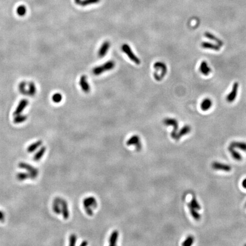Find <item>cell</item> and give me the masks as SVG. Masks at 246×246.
I'll return each mask as SVG.
<instances>
[{"label": "cell", "instance_id": "5b68a950", "mask_svg": "<svg viewBox=\"0 0 246 246\" xmlns=\"http://www.w3.org/2000/svg\"><path fill=\"white\" fill-rule=\"evenodd\" d=\"M164 124L166 125H170L173 127V130L171 133V136L173 139L176 140L177 135L179 129V123L178 122L172 118H166L164 120Z\"/></svg>", "mask_w": 246, "mask_h": 246}, {"label": "cell", "instance_id": "9c48e42d", "mask_svg": "<svg viewBox=\"0 0 246 246\" xmlns=\"http://www.w3.org/2000/svg\"><path fill=\"white\" fill-rule=\"evenodd\" d=\"M28 104H29V100H27L26 99H22L21 100H20V102H19V104L16 108V110L13 112V115L16 116V115H19V114H21L22 112L24 111V110L26 108V107L28 105Z\"/></svg>", "mask_w": 246, "mask_h": 246}, {"label": "cell", "instance_id": "484cf974", "mask_svg": "<svg viewBox=\"0 0 246 246\" xmlns=\"http://www.w3.org/2000/svg\"><path fill=\"white\" fill-rule=\"evenodd\" d=\"M60 206L61 205L59 204L56 198L53 203V210L56 214H59L61 213V207H60Z\"/></svg>", "mask_w": 246, "mask_h": 246}, {"label": "cell", "instance_id": "d6a6232c", "mask_svg": "<svg viewBox=\"0 0 246 246\" xmlns=\"http://www.w3.org/2000/svg\"><path fill=\"white\" fill-rule=\"evenodd\" d=\"M190 204L191 206L193 208L196 209L197 210H199L201 209V206L199 205V203L198 202L197 199H196V198H194V197H193V198L191 199V202Z\"/></svg>", "mask_w": 246, "mask_h": 246}, {"label": "cell", "instance_id": "3957f363", "mask_svg": "<svg viewBox=\"0 0 246 246\" xmlns=\"http://www.w3.org/2000/svg\"><path fill=\"white\" fill-rule=\"evenodd\" d=\"M83 205L87 214L90 216H92L93 215L92 208L96 207L97 202L94 197H88L84 199Z\"/></svg>", "mask_w": 246, "mask_h": 246}, {"label": "cell", "instance_id": "9a60e30c", "mask_svg": "<svg viewBox=\"0 0 246 246\" xmlns=\"http://www.w3.org/2000/svg\"><path fill=\"white\" fill-rule=\"evenodd\" d=\"M204 36H205V37L208 38L210 40L215 42V43H216L217 44L219 45L221 47H222L224 44V43L223 42V41L222 40H221L219 38H217L213 34L210 33L209 31L205 32V34H204Z\"/></svg>", "mask_w": 246, "mask_h": 246}, {"label": "cell", "instance_id": "44dd1931", "mask_svg": "<svg viewBox=\"0 0 246 246\" xmlns=\"http://www.w3.org/2000/svg\"><path fill=\"white\" fill-rule=\"evenodd\" d=\"M231 147L234 148H238L240 150L246 152V143L243 142H234L231 143Z\"/></svg>", "mask_w": 246, "mask_h": 246}, {"label": "cell", "instance_id": "ab89813d", "mask_svg": "<svg viewBox=\"0 0 246 246\" xmlns=\"http://www.w3.org/2000/svg\"><path fill=\"white\" fill-rule=\"evenodd\" d=\"M245 206H246V205H245Z\"/></svg>", "mask_w": 246, "mask_h": 246}, {"label": "cell", "instance_id": "4fadbf2b", "mask_svg": "<svg viewBox=\"0 0 246 246\" xmlns=\"http://www.w3.org/2000/svg\"><path fill=\"white\" fill-rule=\"evenodd\" d=\"M110 47V43L108 41H105L103 43L99 49L98 52V56L99 57H104L107 53L108 49Z\"/></svg>", "mask_w": 246, "mask_h": 246}, {"label": "cell", "instance_id": "4dcf8cb0", "mask_svg": "<svg viewBox=\"0 0 246 246\" xmlns=\"http://www.w3.org/2000/svg\"><path fill=\"white\" fill-rule=\"evenodd\" d=\"M51 99H52V100L54 103H59L61 102V100H62L63 96H62V95L61 93L56 92V93H55L53 95Z\"/></svg>", "mask_w": 246, "mask_h": 246}, {"label": "cell", "instance_id": "f546056e", "mask_svg": "<svg viewBox=\"0 0 246 246\" xmlns=\"http://www.w3.org/2000/svg\"><path fill=\"white\" fill-rule=\"evenodd\" d=\"M17 179L19 181H24L27 179H30V175L28 173H19L16 176Z\"/></svg>", "mask_w": 246, "mask_h": 246}, {"label": "cell", "instance_id": "f35d334b", "mask_svg": "<svg viewBox=\"0 0 246 246\" xmlns=\"http://www.w3.org/2000/svg\"><path fill=\"white\" fill-rule=\"evenodd\" d=\"M74 1H75V3L76 5H80V2H81L82 0H74Z\"/></svg>", "mask_w": 246, "mask_h": 246}, {"label": "cell", "instance_id": "ac0fdd59", "mask_svg": "<svg viewBox=\"0 0 246 246\" xmlns=\"http://www.w3.org/2000/svg\"><path fill=\"white\" fill-rule=\"evenodd\" d=\"M27 87L28 88L26 91V94H27L30 96H33L34 95H35L37 92V88L35 84L33 82H30L27 84Z\"/></svg>", "mask_w": 246, "mask_h": 246}, {"label": "cell", "instance_id": "603a6c76", "mask_svg": "<svg viewBox=\"0 0 246 246\" xmlns=\"http://www.w3.org/2000/svg\"><path fill=\"white\" fill-rule=\"evenodd\" d=\"M228 150L235 160L237 161H241L242 160V156L238 152L235 150V148L230 146L228 148Z\"/></svg>", "mask_w": 246, "mask_h": 246}, {"label": "cell", "instance_id": "74e56055", "mask_svg": "<svg viewBox=\"0 0 246 246\" xmlns=\"http://www.w3.org/2000/svg\"><path fill=\"white\" fill-rule=\"evenodd\" d=\"M88 245V243H87V242L86 241H84V242H83L81 244H80V246H87Z\"/></svg>", "mask_w": 246, "mask_h": 246}, {"label": "cell", "instance_id": "8fae6325", "mask_svg": "<svg viewBox=\"0 0 246 246\" xmlns=\"http://www.w3.org/2000/svg\"><path fill=\"white\" fill-rule=\"evenodd\" d=\"M79 84L82 90L85 93H88L90 91V86L88 83L86 76L82 75L80 77Z\"/></svg>", "mask_w": 246, "mask_h": 246}, {"label": "cell", "instance_id": "e0dca14e", "mask_svg": "<svg viewBox=\"0 0 246 246\" xmlns=\"http://www.w3.org/2000/svg\"><path fill=\"white\" fill-rule=\"evenodd\" d=\"M191 128L189 125H185L177 132L176 140H179L181 137L186 135L190 132Z\"/></svg>", "mask_w": 246, "mask_h": 246}, {"label": "cell", "instance_id": "f1b7e54d", "mask_svg": "<svg viewBox=\"0 0 246 246\" xmlns=\"http://www.w3.org/2000/svg\"><path fill=\"white\" fill-rule=\"evenodd\" d=\"M101 0H82L80 2V6H86L92 4H96L100 2Z\"/></svg>", "mask_w": 246, "mask_h": 246}, {"label": "cell", "instance_id": "7c38bea8", "mask_svg": "<svg viewBox=\"0 0 246 246\" xmlns=\"http://www.w3.org/2000/svg\"><path fill=\"white\" fill-rule=\"evenodd\" d=\"M199 69L201 73L205 76H208L211 72V68L209 66L207 61H205L201 63Z\"/></svg>", "mask_w": 246, "mask_h": 246}, {"label": "cell", "instance_id": "ba28073f", "mask_svg": "<svg viewBox=\"0 0 246 246\" xmlns=\"http://www.w3.org/2000/svg\"><path fill=\"white\" fill-rule=\"evenodd\" d=\"M56 199L58 201L59 203L61 206V213L63 215V217L64 219H67L70 216V213L68 208L67 203L64 200L61 198H56Z\"/></svg>", "mask_w": 246, "mask_h": 246}, {"label": "cell", "instance_id": "2e32d148", "mask_svg": "<svg viewBox=\"0 0 246 246\" xmlns=\"http://www.w3.org/2000/svg\"><path fill=\"white\" fill-rule=\"evenodd\" d=\"M212 105H213V102L210 99H204L201 103V110L203 111H208L212 107Z\"/></svg>", "mask_w": 246, "mask_h": 246}, {"label": "cell", "instance_id": "e575fe53", "mask_svg": "<svg viewBox=\"0 0 246 246\" xmlns=\"http://www.w3.org/2000/svg\"><path fill=\"white\" fill-rule=\"evenodd\" d=\"M76 239H77V238L75 234L71 235L70 236V239H69V240H70L69 245L70 246H75L76 242Z\"/></svg>", "mask_w": 246, "mask_h": 246}, {"label": "cell", "instance_id": "836d02e7", "mask_svg": "<svg viewBox=\"0 0 246 246\" xmlns=\"http://www.w3.org/2000/svg\"><path fill=\"white\" fill-rule=\"evenodd\" d=\"M26 87L27 83L25 82H22V83H21L19 85V90L20 92L23 94H26Z\"/></svg>", "mask_w": 246, "mask_h": 246}, {"label": "cell", "instance_id": "d6986e66", "mask_svg": "<svg viewBox=\"0 0 246 246\" xmlns=\"http://www.w3.org/2000/svg\"><path fill=\"white\" fill-rule=\"evenodd\" d=\"M119 235V234L117 230H115L112 233L109 240V244L110 246H114L116 245Z\"/></svg>", "mask_w": 246, "mask_h": 246}, {"label": "cell", "instance_id": "7402d4cb", "mask_svg": "<svg viewBox=\"0 0 246 246\" xmlns=\"http://www.w3.org/2000/svg\"><path fill=\"white\" fill-rule=\"evenodd\" d=\"M187 206H188V207H189V209L191 215L193 216V218L195 220H196V221H199L200 219H201V215H200V214L198 213L197 210L194 209V208H193V207L191 206L190 203H188Z\"/></svg>", "mask_w": 246, "mask_h": 246}, {"label": "cell", "instance_id": "ffe728a7", "mask_svg": "<svg viewBox=\"0 0 246 246\" xmlns=\"http://www.w3.org/2000/svg\"><path fill=\"white\" fill-rule=\"evenodd\" d=\"M42 141H41V140H38L37 142L31 144L28 147V148H27V152H29V153L34 152L41 145H42Z\"/></svg>", "mask_w": 246, "mask_h": 246}, {"label": "cell", "instance_id": "83f0119b", "mask_svg": "<svg viewBox=\"0 0 246 246\" xmlns=\"http://www.w3.org/2000/svg\"><path fill=\"white\" fill-rule=\"evenodd\" d=\"M14 116L15 117L13 119V122L15 124H21V123H24L27 120V116L24 115L19 114Z\"/></svg>", "mask_w": 246, "mask_h": 246}, {"label": "cell", "instance_id": "7a4b0ae2", "mask_svg": "<svg viewBox=\"0 0 246 246\" xmlns=\"http://www.w3.org/2000/svg\"><path fill=\"white\" fill-rule=\"evenodd\" d=\"M115 67V61H110L105 62L102 66H99L94 68L92 70V73L95 75H99L100 74H103L104 72L112 70Z\"/></svg>", "mask_w": 246, "mask_h": 246}, {"label": "cell", "instance_id": "1f68e13d", "mask_svg": "<svg viewBox=\"0 0 246 246\" xmlns=\"http://www.w3.org/2000/svg\"><path fill=\"white\" fill-rule=\"evenodd\" d=\"M194 238L193 236L190 235L188 237H187V238L184 240V242L182 243V245L183 246H190L192 245L194 243Z\"/></svg>", "mask_w": 246, "mask_h": 246}, {"label": "cell", "instance_id": "30bf717a", "mask_svg": "<svg viewBox=\"0 0 246 246\" xmlns=\"http://www.w3.org/2000/svg\"><path fill=\"white\" fill-rule=\"evenodd\" d=\"M212 167L216 170H221L228 172L231 170V166L225 164H222L218 162H214L212 164Z\"/></svg>", "mask_w": 246, "mask_h": 246}, {"label": "cell", "instance_id": "5bb4252c", "mask_svg": "<svg viewBox=\"0 0 246 246\" xmlns=\"http://www.w3.org/2000/svg\"><path fill=\"white\" fill-rule=\"evenodd\" d=\"M201 47L205 49L212 50L214 51H219L221 49V46L217 44L208 42H203L201 43Z\"/></svg>", "mask_w": 246, "mask_h": 246}, {"label": "cell", "instance_id": "d4e9b609", "mask_svg": "<svg viewBox=\"0 0 246 246\" xmlns=\"http://www.w3.org/2000/svg\"><path fill=\"white\" fill-rule=\"evenodd\" d=\"M140 142V139L139 136L137 135H134L132 136L129 140L127 142V145L128 146L130 145H136L137 144H139Z\"/></svg>", "mask_w": 246, "mask_h": 246}, {"label": "cell", "instance_id": "4316f807", "mask_svg": "<svg viewBox=\"0 0 246 246\" xmlns=\"http://www.w3.org/2000/svg\"><path fill=\"white\" fill-rule=\"evenodd\" d=\"M27 12V9L26 7L24 5H19L17 7L16 9V13L17 14V15L19 16V17H24L25 16Z\"/></svg>", "mask_w": 246, "mask_h": 246}, {"label": "cell", "instance_id": "8992f818", "mask_svg": "<svg viewBox=\"0 0 246 246\" xmlns=\"http://www.w3.org/2000/svg\"><path fill=\"white\" fill-rule=\"evenodd\" d=\"M19 166L20 168L24 169L28 171V172L30 175L31 179H35L37 177L38 175V170L34 167L25 162H20L19 164Z\"/></svg>", "mask_w": 246, "mask_h": 246}, {"label": "cell", "instance_id": "cb8c5ba5", "mask_svg": "<svg viewBox=\"0 0 246 246\" xmlns=\"http://www.w3.org/2000/svg\"><path fill=\"white\" fill-rule=\"evenodd\" d=\"M46 148L45 147H41V148L34 155V156L33 157L34 161H38L41 160L42 158L44 153L46 152Z\"/></svg>", "mask_w": 246, "mask_h": 246}, {"label": "cell", "instance_id": "277c9868", "mask_svg": "<svg viewBox=\"0 0 246 246\" xmlns=\"http://www.w3.org/2000/svg\"><path fill=\"white\" fill-rule=\"evenodd\" d=\"M122 50L132 61H133L136 64H140V60L137 56H136L128 44H123L122 46Z\"/></svg>", "mask_w": 246, "mask_h": 246}, {"label": "cell", "instance_id": "52a82bcc", "mask_svg": "<svg viewBox=\"0 0 246 246\" xmlns=\"http://www.w3.org/2000/svg\"><path fill=\"white\" fill-rule=\"evenodd\" d=\"M239 88V83L238 82L234 83L232 90L231 92H230L226 96V101L228 103H233L237 96L238 91Z\"/></svg>", "mask_w": 246, "mask_h": 246}, {"label": "cell", "instance_id": "8d00e7d4", "mask_svg": "<svg viewBox=\"0 0 246 246\" xmlns=\"http://www.w3.org/2000/svg\"><path fill=\"white\" fill-rule=\"evenodd\" d=\"M242 186L243 187V188L246 189V179H245L243 182H242Z\"/></svg>", "mask_w": 246, "mask_h": 246}, {"label": "cell", "instance_id": "d590c367", "mask_svg": "<svg viewBox=\"0 0 246 246\" xmlns=\"http://www.w3.org/2000/svg\"><path fill=\"white\" fill-rule=\"evenodd\" d=\"M5 219V215L2 211H0V221H4Z\"/></svg>", "mask_w": 246, "mask_h": 246}, {"label": "cell", "instance_id": "6da1fadb", "mask_svg": "<svg viewBox=\"0 0 246 246\" xmlns=\"http://www.w3.org/2000/svg\"><path fill=\"white\" fill-rule=\"evenodd\" d=\"M154 69L156 70L154 73V78L157 81H161L165 77L167 73L166 64L161 61H157L154 64Z\"/></svg>", "mask_w": 246, "mask_h": 246}]
</instances>
